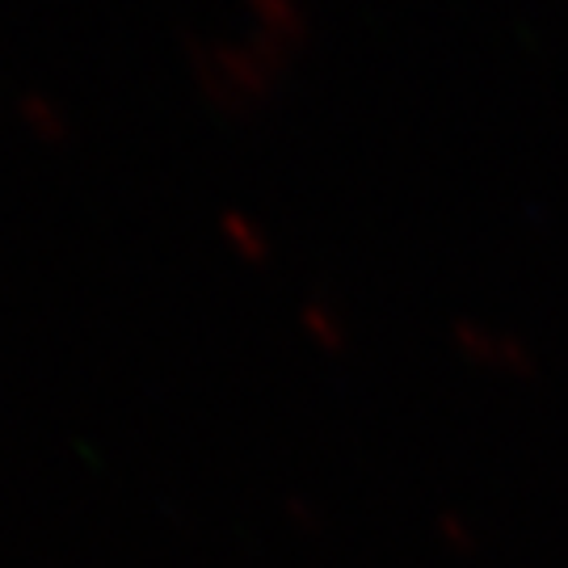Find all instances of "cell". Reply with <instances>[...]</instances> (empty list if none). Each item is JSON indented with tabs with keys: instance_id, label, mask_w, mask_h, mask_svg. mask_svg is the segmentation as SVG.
Instances as JSON below:
<instances>
[{
	"instance_id": "cell-3",
	"label": "cell",
	"mask_w": 568,
	"mask_h": 568,
	"mask_svg": "<svg viewBox=\"0 0 568 568\" xmlns=\"http://www.w3.org/2000/svg\"><path fill=\"white\" fill-rule=\"evenodd\" d=\"M220 227H224L227 244L241 253L244 262H265V253H270L265 244H270V241H265V232L253 224L248 215H241V211H227L224 220H220Z\"/></svg>"
},
{
	"instance_id": "cell-4",
	"label": "cell",
	"mask_w": 568,
	"mask_h": 568,
	"mask_svg": "<svg viewBox=\"0 0 568 568\" xmlns=\"http://www.w3.org/2000/svg\"><path fill=\"white\" fill-rule=\"evenodd\" d=\"M248 4L257 9V18H262L265 30H274L283 42L304 39V21H300V13H295L291 0H248Z\"/></svg>"
},
{
	"instance_id": "cell-5",
	"label": "cell",
	"mask_w": 568,
	"mask_h": 568,
	"mask_svg": "<svg viewBox=\"0 0 568 568\" xmlns=\"http://www.w3.org/2000/svg\"><path fill=\"white\" fill-rule=\"evenodd\" d=\"M304 325L312 328V333H316V342L328 345V349H337V345H342V333H337L333 321H328V307H307Z\"/></svg>"
},
{
	"instance_id": "cell-2",
	"label": "cell",
	"mask_w": 568,
	"mask_h": 568,
	"mask_svg": "<svg viewBox=\"0 0 568 568\" xmlns=\"http://www.w3.org/2000/svg\"><path fill=\"white\" fill-rule=\"evenodd\" d=\"M459 342L471 358H485L493 366H527V354L518 349L514 342H501V337H485V333H476V328L459 325Z\"/></svg>"
},
{
	"instance_id": "cell-1",
	"label": "cell",
	"mask_w": 568,
	"mask_h": 568,
	"mask_svg": "<svg viewBox=\"0 0 568 568\" xmlns=\"http://www.w3.org/2000/svg\"><path fill=\"white\" fill-rule=\"evenodd\" d=\"M18 114H21V122H26V131H30L39 143L60 148V143H68V135H72L68 114H63L60 102H51L47 93H21Z\"/></svg>"
}]
</instances>
